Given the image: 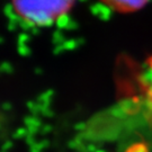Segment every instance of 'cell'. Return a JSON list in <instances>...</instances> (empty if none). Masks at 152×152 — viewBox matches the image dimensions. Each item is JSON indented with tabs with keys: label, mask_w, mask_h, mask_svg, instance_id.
<instances>
[{
	"label": "cell",
	"mask_w": 152,
	"mask_h": 152,
	"mask_svg": "<svg viewBox=\"0 0 152 152\" xmlns=\"http://www.w3.org/2000/svg\"><path fill=\"white\" fill-rule=\"evenodd\" d=\"M76 0H11L12 11L34 27H49L66 16Z\"/></svg>",
	"instance_id": "cell-1"
},
{
	"label": "cell",
	"mask_w": 152,
	"mask_h": 152,
	"mask_svg": "<svg viewBox=\"0 0 152 152\" xmlns=\"http://www.w3.org/2000/svg\"><path fill=\"white\" fill-rule=\"evenodd\" d=\"M106 6L117 12H133L147 5L149 0H102Z\"/></svg>",
	"instance_id": "cell-2"
}]
</instances>
